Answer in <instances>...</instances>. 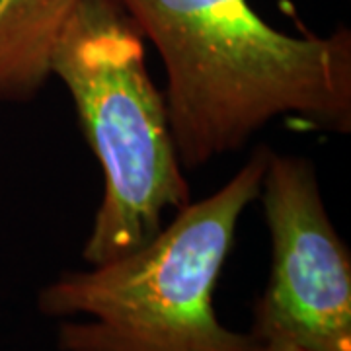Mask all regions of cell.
Returning <instances> with one entry per match:
<instances>
[{"mask_svg":"<svg viewBox=\"0 0 351 351\" xmlns=\"http://www.w3.org/2000/svg\"><path fill=\"white\" fill-rule=\"evenodd\" d=\"M82 0H0V101H29L51 78L55 43Z\"/></svg>","mask_w":351,"mask_h":351,"instance_id":"5b68a950","label":"cell"},{"mask_svg":"<svg viewBox=\"0 0 351 351\" xmlns=\"http://www.w3.org/2000/svg\"><path fill=\"white\" fill-rule=\"evenodd\" d=\"M269 152L258 147L223 188L189 201L138 250L88 271H64L41 289L45 316H88L59 326V350L260 351L252 334L221 324L213 295L240 217L260 195Z\"/></svg>","mask_w":351,"mask_h":351,"instance_id":"7a4b0ae2","label":"cell"},{"mask_svg":"<svg viewBox=\"0 0 351 351\" xmlns=\"http://www.w3.org/2000/svg\"><path fill=\"white\" fill-rule=\"evenodd\" d=\"M271 274L250 334L313 351H351V254L320 193L314 164L269 152L260 195Z\"/></svg>","mask_w":351,"mask_h":351,"instance_id":"277c9868","label":"cell"},{"mask_svg":"<svg viewBox=\"0 0 351 351\" xmlns=\"http://www.w3.org/2000/svg\"><path fill=\"white\" fill-rule=\"evenodd\" d=\"M76 121L104 172V197L82 258L90 265L138 250L164 217L191 201L164 92L154 86L145 38L119 0H82L51 55Z\"/></svg>","mask_w":351,"mask_h":351,"instance_id":"3957f363","label":"cell"},{"mask_svg":"<svg viewBox=\"0 0 351 351\" xmlns=\"http://www.w3.org/2000/svg\"><path fill=\"white\" fill-rule=\"evenodd\" d=\"M160 53L164 100L188 170L240 151L277 117L350 133L351 32L291 36L250 0H119Z\"/></svg>","mask_w":351,"mask_h":351,"instance_id":"6da1fadb","label":"cell"},{"mask_svg":"<svg viewBox=\"0 0 351 351\" xmlns=\"http://www.w3.org/2000/svg\"><path fill=\"white\" fill-rule=\"evenodd\" d=\"M260 351H313L306 348H299L293 343H283V341H269V343H262Z\"/></svg>","mask_w":351,"mask_h":351,"instance_id":"8992f818","label":"cell"}]
</instances>
